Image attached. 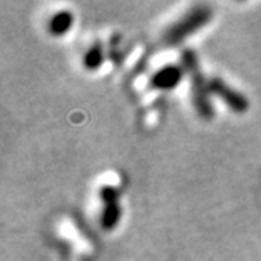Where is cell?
<instances>
[{
    "instance_id": "5b68a950",
    "label": "cell",
    "mask_w": 261,
    "mask_h": 261,
    "mask_svg": "<svg viewBox=\"0 0 261 261\" xmlns=\"http://www.w3.org/2000/svg\"><path fill=\"white\" fill-rule=\"evenodd\" d=\"M180 79H181L180 68L168 65V67L161 68L159 73H155V75L152 77V86L159 89H171L177 86Z\"/></svg>"
},
{
    "instance_id": "277c9868",
    "label": "cell",
    "mask_w": 261,
    "mask_h": 261,
    "mask_svg": "<svg viewBox=\"0 0 261 261\" xmlns=\"http://www.w3.org/2000/svg\"><path fill=\"white\" fill-rule=\"evenodd\" d=\"M102 199L103 202L108 203L106 211L103 212L102 224L103 226H106V228H112L113 225L118 222V218H119V206L116 203L118 193H116L115 189L106 187V189H103Z\"/></svg>"
},
{
    "instance_id": "6da1fadb",
    "label": "cell",
    "mask_w": 261,
    "mask_h": 261,
    "mask_svg": "<svg viewBox=\"0 0 261 261\" xmlns=\"http://www.w3.org/2000/svg\"><path fill=\"white\" fill-rule=\"evenodd\" d=\"M185 58L187 63V70L192 74V86H193V96H195V103L197 111L203 118H211L212 116V106L209 103V87L206 89L205 82L202 79V75L199 73V68H196L195 57L190 53H185Z\"/></svg>"
},
{
    "instance_id": "52a82bcc",
    "label": "cell",
    "mask_w": 261,
    "mask_h": 261,
    "mask_svg": "<svg viewBox=\"0 0 261 261\" xmlns=\"http://www.w3.org/2000/svg\"><path fill=\"white\" fill-rule=\"evenodd\" d=\"M103 60V53H102V48L99 47V45H96L93 47L87 54L84 57V64L87 68H97L100 63H102Z\"/></svg>"
},
{
    "instance_id": "7a4b0ae2",
    "label": "cell",
    "mask_w": 261,
    "mask_h": 261,
    "mask_svg": "<svg viewBox=\"0 0 261 261\" xmlns=\"http://www.w3.org/2000/svg\"><path fill=\"white\" fill-rule=\"evenodd\" d=\"M207 19H209V12L206 9L193 10L187 18L181 19L177 25H174L173 28L168 31L167 35H166V39L170 44L178 42L185 37H187L190 32L200 28Z\"/></svg>"
},
{
    "instance_id": "8992f818",
    "label": "cell",
    "mask_w": 261,
    "mask_h": 261,
    "mask_svg": "<svg viewBox=\"0 0 261 261\" xmlns=\"http://www.w3.org/2000/svg\"><path fill=\"white\" fill-rule=\"evenodd\" d=\"M71 25H73V15L68 13L67 10H63V12L57 13L56 16L51 19L49 31L54 35H63L71 28Z\"/></svg>"
},
{
    "instance_id": "3957f363",
    "label": "cell",
    "mask_w": 261,
    "mask_h": 261,
    "mask_svg": "<svg viewBox=\"0 0 261 261\" xmlns=\"http://www.w3.org/2000/svg\"><path fill=\"white\" fill-rule=\"evenodd\" d=\"M209 89L214 93L218 94L219 97H222V100L231 109L237 111V112H244L248 108V103L245 100V97H243L238 92L232 90L229 86H226L222 80H214V82H211L209 83Z\"/></svg>"
}]
</instances>
